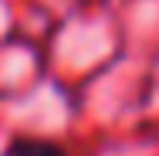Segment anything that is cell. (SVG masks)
I'll return each mask as SVG.
<instances>
[{"label":"cell","mask_w":159,"mask_h":156,"mask_svg":"<svg viewBox=\"0 0 159 156\" xmlns=\"http://www.w3.org/2000/svg\"><path fill=\"white\" fill-rule=\"evenodd\" d=\"M0 156H68V149L44 136H14Z\"/></svg>","instance_id":"cell-1"}]
</instances>
